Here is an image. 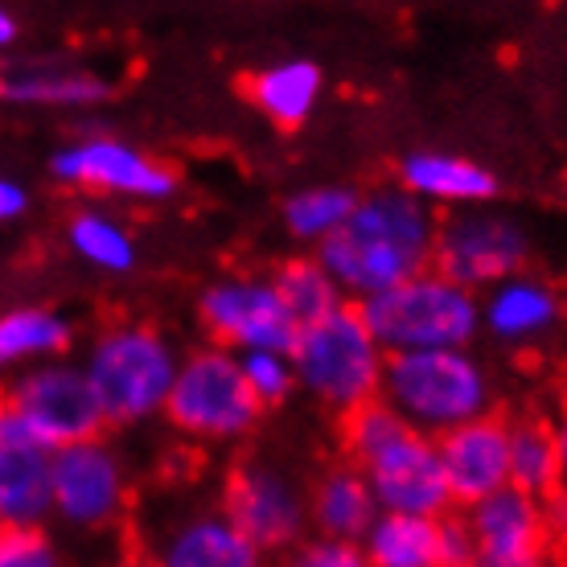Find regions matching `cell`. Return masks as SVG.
Listing matches in <instances>:
<instances>
[{
    "mask_svg": "<svg viewBox=\"0 0 567 567\" xmlns=\"http://www.w3.org/2000/svg\"><path fill=\"white\" fill-rule=\"evenodd\" d=\"M156 567H268V555L230 523L223 506L189 511L161 530L153 547Z\"/></svg>",
    "mask_w": 567,
    "mask_h": 567,
    "instance_id": "obj_16",
    "label": "cell"
},
{
    "mask_svg": "<svg viewBox=\"0 0 567 567\" xmlns=\"http://www.w3.org/2000/svg\"><path fill=\"white\" fill-rule=\"evenodd\" d=\"M564 321V300L543 276H511L482 297V329L506 346L543 341Z\"/></svg>",
    "mask_w": 567,
    "mask_h": 567,
    "instance_id": "obj_17",
    "label": "cell"
},
{
    "mask_svg": "<svg viewBox=\"0 0 567 567\" xmlns=\"http://www.w3.org/2000/svg\"><path fill=\"white\" fill-rule=\"evenodd\" d=\"M465 523L473 535L468 567H564L559 543L543 518V502L518 489H502L468 506Z\"/></svg>",
    "mask_w": 567,
    "mask_h": 567,
    "instance_id": "obj_14",
    "label": "cell"
},
{
    "mask_svg": "<svg viewBox=\"0 0 567 567\" xmlns=\"http://www.w3.org/2000/svg\"><path fill=\"white\" fill-rule=\"evenodd\" d=\"M288 358L297 370V391H309L329 412L350 415L383 399L386 350L367 329L358 305H341L326 321L300 329Z\"/></svg>",
    "mask_w": 567,
    "mask_h": 567,
    "instance_id": "obj_4",
    "label": "cell"
},
{
    "mask_svg": "<svg viewBox=\"0 0 567 567\" xmlns=\"http://www.w3.org/2000/svg\"><path fill=\"white\" fill-rule=\"evenodd\" d=\"M223 514L264 555H288L312 535L309 494L268 461H239L223 482Z\"/></svg>",
    "mask_w": 567,
    "mask_h": 567,
    "instance_id": "obj_10",
    "label": "cell"
},
{
    "mask_svg": "<svg viewBox=\"0 0 567 567\" xmlns=\"http://www.w3.org/2000/svg\"><path fill=\"white\" fill-rule=\"evenodd\" d=\"M399 432H408V424L386 408L383 399H374V403H367V408L341 415V449H346V456H350V465L370 461V456L379 453V449H386Z\"/></svg>",
    "mask_w": 567,
    "mask_h": 567,
    "instance_id": "obj_29",
    "label": "cell"
},
{
    "mask_svg": "<svg viewBox=\"0 0 567 567\" xmlns=\"http://www.w3.org/2000/svg\"><path fill=\"white\" fill-rule=\"evenodd\" d=\"M74 341L71 321L54 309H9L0 312V379L21 374L29 367H42L54 358H66Z\"/></svg>",
    "mask_w": 567,
    "mask_h": 567,
    "instance_id": "obj_22",
    "label": "cell"
},
{
    "mask_svg": "<svg viewBox=\"0 0 567 567\" xmlns=\"http://www.w3.org/2000/svg\"><path fill=\"white\" fill-rule=\"evenodd\" d=\"M29 210V194L25 185L13 182V177H0V223H13Z\"/></svg>",
    "mask_w": 567,
    "mask_h": 567,
    "instance_id": "obj_35",
    "label": "cell"
},
{
    "mask_svg": "<svg viewBox=\"0 0 567 567\" xmlns=\"http://www.w3.org/2000/svg\"><path fill=\"white\" fill-rule=\"evenodd\" d=\"M436 227V210H427L420 198L399 185H379L358 198L346 227L317 247V259L338 280L346 300L354 297L362 305L432 271Z\"/></svg>",
    "mask_w": 567,
    "mask_h": 567,
    "instance_id": "obj_1",
    "label": "cell"
},
{
    "mask_svg": "<svg viewBox=\"0 0 567 567\" xmlns=\"http://www.w3.org/2000/svg\"><path fill=\"white\" fill-rule=\"evenodd\" d=\"M66 243L71 251L91 268L107 271V276H124L136 268V239L132 230L112 218L107 210H79L66 223Z\"/></svg>",
    "mask_w": 567,
    "mask_h": 567,
    "instance_id": "obj_27",
    "label": "cell"
},
{
    "mask_svg": "<svg viewBox=\"0 0 567 567\" xmlns=\"http://www.w3.org/2000/svg\"><path fill=\"white\" fill-rule=\"evenodd\" d=\"M50 473H54V518L66 526L103 530L128 511V465L107 436L58 449Z\"/></svg>",
    "mask_w": 567,
    "mask_h": 567,
    "instance_id": "obj_12",
    "label": "cell"
},
{
    "mask_svg": "<svg viewBox=\"0 0 567 567\" xmlns=\"http://www.w3.org/2000/svg\"><path fill=\"white\" fill-rule=\"evenodd\" d=\"M559 485H564V465H559L551 420H543V415L511 420V489L543 502Z\"/></svg>",
    "mask_w": 567,
    "mask_h": 567,
    "instance_id": "obj_24",
    "label": "cell"
},
{
    "mask_svg": "<svg viewBox=\"0 0 567 567\" xmlns=\"http://www.w3.org/2000/svg\"><path fill=\"white\" fill-rule=\"evenodd\" d=\"M198 321L230 354H292L300 326L271 276H223L198 297Z\"/></svg>",
    "mask_w": 567,
    "mask_h": 567,
    "instance_id": "obj_9",
    "label": "cell"
},
{
    "mask_svg": "<svg viewBox=\"0 0 567 567\" xmlns=\"http://www.w3.org/2000/svg\"><path fill=\"white\" fill-rule=\"evenodd\" d=\"M280 567H370L362 543H341L326 535H309L288 555H280Z\"/></svg>",
    "mask_w": 567,
    "mask_h": 567,
    "instance_id": "obj_31",
    "label": "cell"
},
{
    "mask_svg": "<svg viewBox=\"0 0 567 567\" xmlns=\"http://www.w3.org/2000/svg\"><path fill=\"white\" fill-rule=\"evenodd\" d=\"M271 284H276L284 309L292 312V321H297L300 329L312 326V321H326L329 312H338L341 305H350L346 292L338 288V280L329 276L326 264L317 256H297V259H288V264H280L276 276H271Z\"/></svg>",
    "mask_w": 567,
    "mask_h": 567,
    "instance_id": "obj_26",
    "label": "cell"
},
{
    "mask_svg": "<svg viewBox=\"0 0 567 567\" xmlns=\"http://www.w3.org/2000/svg\"><path fill=\"white\" fill-rule=\"evenodd\" d=\"M0 408H9L25 424L29 436L50 453L79 444V440L103 436L107 427L95 391L83 374V362H71V358H54V362L13 374L9 386L0 391Z\"/></svg>",
    "mask_w": 567,
    "mask_h": 567,
    "instance_id": "obj_7",
    "label": "cell"
},
{
    "mask_svg": "<svg viewBox=\"0 0 567 567\" xmlns=\"http://www.w3.org/2000/svg\"><path fill=\"white\" fill-rule=\"evenodd\" d=\"M358 189L350 185H309V189H297L292 198L284 202V230L300 243H321L333 239L346 218L354 214L358 206Z\"/></svg>",
    "mask_w": 567,
    "mask_h": 567,
    "instance_id": "obj_28",
    "label": "cell"
},
{
    "mask_svg": "<svg viewBox=\"0 0 567 567\" xmlns=\"http://www.w3.org/2000/svg\"><path fill=\"white\" fill-rule=\"evenodd\" d=\"M473 559V535H468L465 511H453L440 518V564L444 567H468Z\"/></svg>",
    "mask_w": 567,
    "mask_h": 567,
    "instance_id": "obj_33",
    "label": "cell"
},
{
    "mask_svg": "<svg viewBox=\"0 0 567 567\" xmlns=\"http://www.w3.org/2000/svg\"><path fill=\"white\" fill-rule=\"evenodd\" d=\"M526 259H530V235L511 214L468 206L440 218L432 271L468 292H489L494 284L523 276Z\"/></svg>",
    "mask_w": 567,
    "mask_h": 567,
    "instance_id": "obj_8",
    "label": "cell"
},
{
    "mask_svg": "<svg viewBox=\"0 0 567 567\" xmlns=\"http://www.w3.org/2000/svg\"><path fill=\"white\" fill-rule=\"evenodd\" d=\"M239 367L243 379H247V391L256 395L264 412L280 408L284 399L297 391V370H292V358L288 354H243Z\"/></svg>",
    "mask_w": 567,
    "mask_h": 567,
    "instance_id": "obj_30",
    "label": "cell"
},
{
    "mask_svg": "<svg viewBox=\"0 0 567 567\" xmlns=\"http://www.w3.org/2000/svg\"><path fill=\"white\" fill-rule=\"evenodd\" d=\"M50 173L71 189L103 194V198L165 202L177 194V173L165 161L115 136H86L58 148L50 156Z\"/></svg>",
    "mask_w": 567,
    "mask_h": 567,
    "instance_id": "obj_11",
    "label": "cell"
},
{
    "mask_svg": "<svg viewBox=\"0 0 567 567\" xmlns=\"http://www.w3.org/2000/svg\"><path fill=\"white\" fill-rule=\"evenodd\" d=\"M399 189H408L412 198L432 206H453V210H468V206H485L497 194V177L485 165L468 161L461 153H444V148H420L408 153L399 165Z\"/></svg>",
    "mask_w": 567,
    "mask_h": 567,
    "instance_id": "obj_18",
    "label": "cell"
},
{
    "mask_svg": "<svg viewBox=\"0 0 567 567\" xmlns=\"http://www.w3.org/2000/svg\"><path fill=\"white\" fill-rule=\"evenodd\" d=\"M0 567H62V555L45 530H9L0 543Z\"/></svg>",
    "mask_w": 567,
    "mask_h": 567,
    "instance_id": "obj_32",
    "label": "cell"
},
{
    "mask_svg": "<svg viewBox=\"0 0 567 567\" xmlns=\"http://www.w3.org/2000/svg\"><path fill=\"white\" fill-rule=\"evenodd\" d=\"M370 494L379 502V514H408V518H444L453 514V494L444 482L436 440L420 432H399L386 449L362 461Z\"/></svg>",
    "mask_w": 567,
    "mask_h": 567,
    "instance_id": "obj_13",
    "label": "cell"
},
{
    "mask_svg": "<svg viewBox=\"0 0 567 567\" xmlns=\"http://www.w3.org/2000/svg\"><path fill=\"white\" fill-rule=\"evenodd\" d=\"M383 403L412 432L440 440L494 412V379L473 350L391 354L383 374Z\"/></svg>",
    "mask_w": 567,
    "mask_h": 567,
    "instance_id": "obj_3",
    "label": "cell"
},
{
    "mask_svg": "<svg viewBox=\"0 0 567 567\" xmlns=\"http://www.w3.org/2000/svg\"><path fill=\"white\" fill-rule=\"evenodd\" d=\"M182 354L161 329L144 321H112L86 346L83 374L107 427H141L165 415Z\"/></svg>",
    "mask_w": 567,
    "mask_h": 567,
    "instance_id": "obj_2",
    "label": "cell"
},
{
    "mask_svg": "<svg viewBox=\"0 0 567 567\" xmlns=\"http://www.w3.org/2000/svg\"><path fill=\"white\" fill-rule=\"evenodd\" d=\"M379 518V502L370 494L362 468L341 461L329 465L317 485L309 489V523L312 535H326V539L341 543H362L367 530Z\"/></svg>",
    "mask_w": 567,
    "mask_h": 567,
    "instance_id": "obj_20",
    "label": "cell"
},
{
    "mask_svg": "<svg viewBox=\"0 0 567 567\" xmlns=\"http://www.w3.org/2000/svg\"><path fill=\"white\" fill-rule=\"evenodd\" d=\"M555 427V444H559V465H564V485H567V403L559 408V415L551 420Z\"/></svg>",
    "mask_w": 567,
    "mask_h": 567,
    "instance_id": "obj_36",
    "label": "cell"
},
{
    "mask_svg": "<svg viewBox=\"0 0 567 567\" xmlns=\"http://www.w3.org/2000/svg\"><path fill=\"white\" fill-rule=\"evenodd\" d=\"M321 86H326L321 71L305 58H292V62H276L268 71H259L247 83V95L276 128H300L321 100Z\"/></svg>",
    "mask_w": 567,
    "mask_h": 567,
    "instance_id": "obj_23",
    "label": "cell"
},
{
    "mask_svg": "<svg viewBox=\"0 0 567 567\" xmlns=\"http://www.w3.org/2000/svg\"><path fill=\"white\" fill-rule=\"evenodd\" d=\"M165 420L173 432L198 444H235L251 436L264 420V408L247 391L239 354H230L223 346H202L182 354L177 379H173Z\"/></svg>",
    "mask_w": 567,
    "mask_h": 567,
    "instance_id": "obj_6",
    "label": "cell"
},
{
    "mask_svg": "<svg viewBox=\"0 0 567 567\" xmlns=\"http://www.w3.org/2000/svg\"><path fill=\"white\" fill-rule=\"evenodd\" d=\"M370 567H444L440 564V518L379 514L362 539Z\"/></svg>",
    "mask_w": 567,
    "mask_h": 567,
    "instance_id": "obj_25",
    "label": "cell"
},
{
    "mask_svg": "<svg viewBox=\"0 0 567 567\" xmlns=\"http://www.w3.org/2000/svg\"><path fill=\"white\" fill-rule=\"evenodd\" d=\"M112 95V83L79 66H0V100L17 107H95Z\"/></svg>",
    "mask_w": 567,
    "mask_h": 567,
    "instance_id": "obj_21",
    "label": "cell"
},
{
    "mask_svg": "<svg viewBox=\"0 0 567 567\" xmlns=\"http://www.w3.org/2000/svg\"><path fill=\"white\" fill-rule=\"evenodd\" d=\"M436 453L456 511H468L485 497L511 489V420L506 415L489 412L440 436Z\"/></svg>",
    "mask_w": 567,
    "mask_h": 567,
    "instance_id": "obj_15",
    "label": "cell"
},
{
    "mask_svg": "<svg viewBox=\"0 0 567 567\" xmlns=\"http://www.w3.org/2000/svg\"><path fill=\"white\" fill-rule=\"evenodd\" d=\"M4 535H9V530H4V526H0V543H4Z\"/></svg>",
    "mask_w": 567,
    "mask_h": 567,
    "instance_id": "obj_39",
    "label": "cell"
},
{
    "mask_svg": "<svg viewBox=\"0 0 567 567\" xmlns=\"http://www.w3.org/2000/svg\"><path fill=\"white\" fill-rule=\"evenodd\" d=\"M128 567H156L153 559H136V564H128Z\"/></svg>",
    "mask_w": 567,
    "mask_h": 567,
    "instance_id": "obj_38",
    "label": "cell"
},
{
    "mask_svg": "<svg viewBox=\"0 0 567 567\" xmlns=\"http://www.w3.org/2000/svg\"><path fill=\"white\" fill-rule=\"evenodd\" d=\"M17 42V17L0 4V50H9Z\"/></svg>",
    "mask_w": 567,
    "mask_h": 567,
    "instance_id": "obj_37",
    "label": "cell"
},
{
    "mask_svg": "<svg viewBox=\"0 0 567 567\" xmlns=\"http://www.w3.org/2000/svg\"><path fill=\"white\" fill-rule=\"evenodd\" d=\"M358 312L386 358L420 350H468L482 333V297L444 280L440 271H424L383 297L362 300Z\"/></svg>",
    "mask_w": 567,
    "mask_h": 567,
    "instance_id": "obj_5",
    "label": "cell"
},
{
    "mask_svg": "<svg viewBox=\"0 0 567 567\" xmlns=\"http://www.w3.org/2000/svg\"><path fill=\"white\" fill-rule=\"evenodd\" d=\"M543 518H547L551 539L564 547V543H567V485H559L551 497H543Z\"/></svg>",
    "mask_w": 567,
    "mask_h": 567,
    "instance_id": "obj_34",
    "label": "cell"
},
{
    "mask_svg": "<svg viewBox=\"0 0 567 567\" xmlns=\"http://www.w3.org/2000/svg\"><path fill=\"white\" fill-rule=\"evenodd\" d=\"M54 453L42 444H0V526L45 530L54 518Z\"/></svg>",
    "mask_w": 567,
    "mask_h": 567,
    "instance_id": "obj_19",
    "label": "cell"
}]
</instances>
